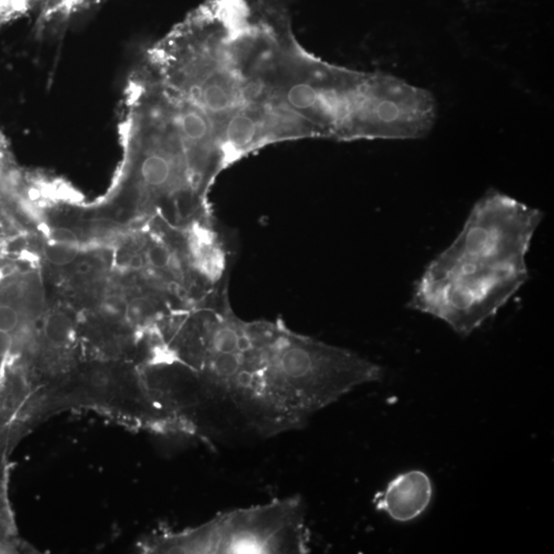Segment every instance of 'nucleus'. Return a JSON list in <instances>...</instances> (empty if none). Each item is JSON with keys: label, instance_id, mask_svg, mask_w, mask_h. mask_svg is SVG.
<instances>
[{"label": "nucleus", "instance_id": "obj_1", "mask_svg": "<svg viewBox=\"0 0 554 554\" xmlns=\"http://www.w3.org/2000/svg\"><path fill=\"white\" fill-rule=\"evenodd\" d=\"M542 219L538 208L487 190L452 245L428 264L409 306L468 337L528 280L527 255Z\"/></svg>", "mask_w": 554, "mask_h": 554}, {"label": "nucleus", "instance_id": "obj_2", "mask_svg": "<svg viewBox=\"0 0 554 554\" xmlns=\"http://www.w3.org/2000/svg\"><path fill=\"white\" fill-rule=\"evenodd\" d=\"M158 549L189 553H308L310 532L299 496L219 514L206 524L173 535Z\"/></svg>", "mask_w": 554, "mask_h": 554}, {"label": "nucleus", "instance_id": "obj_3", "mask_svg": "<svg viewBox=\"0 0 554 554\" xmlns=\"http://www.w3.org/2000/svg\"><path fill=\"white\" fill-rule=\"evenodd\" d=\"M435 119V100L427 90L382 72L365 73L339 141L417 140Z\"/></svg>", "mask_w": 554, "mask_h": 554}, {"label": "nucleus", "instance_id": "obj_4", "mask_svg": "<svg viewBox=\"0 0 554 554\" xmlns=\"http://www.w3.org/2000/svg\"><path fill=\"white\" fill-rule=\"evenodd\" d=\"M433 485L424 471L409 470L396 475L373 499L378 511L394 522H410L421 516L431 504Z\"/></svg>", "mask_w": 554, "mask_h": 554}, {"label": "nucleus", "instance_id": "obj_5", "mask_svg": "<svg viewBox=\"0 0 554 554\" xmlns=\"http://www.w3.org/2000/svg\"><path fill=\"white\" fill-rule=\"evenodd\" d=\"M14 435V423L0 427V551L16 549L14 526L6 496V457Z\"/></svg>", "mask_w": 554, "mask_h": 554}, {"label": "nucleus", "instance_id": "obj_6", "mask_svg": "<svg viewBox=\"0 0 554 554\" xmlns=\"http://www.w3.org/2000/svg\"><path fill=\"white\" fill-rule=\"evenodd\" d=\"M78 256L75 245L51 243L45 249V257L53 265L65 266L72 263Z\"/></svg>", "mask_w": 554, "mask_h": 554}, {"label": "nucleus", "instance_id": "obj_7", "mask_svg": "<svg viewBox=\"0 0 554 554\" xmlns=\"http://www.w3.org/2000/svg\"><path fill=\"white\" fill-rule=\"evenodd\" d=\"M45 335L55 344H62L69 338L70 324L67 318L62 315H53L45 324Z\"/></svg>", "mask_w": 554, "mask_h": 554}, {"label": "nucleus", "instance_id": "obj_8", "mask_svg": "<svg viewBox=\"0 0 554 554\" xmlns=\"http://www.w3.org/2000/svg\"><path fill=\"white\" fill-rule=\"evenodd\" d=\"M146 260L155 269H167L171 262V254L167 247L156 243L149 248L146 254Z\"/></svg>", "mask_w": 554, "mask_h": 554}, {"label": "nucleus", "instance_id": "obj_9", "mask_svg": "<svg viewBox=\"0 0 554 554\" xmlns=\"http://www.w3.org/2000/svg\"><path fill=\"white\" fill-rule=\"evenodd\" d=\"M49 239L51 243L75 245L78 241L77 235L67 228H53L49 231Z\"/></svg>", "mask_w": 554, "mask_h": 554}, {"label": "nucleus", "instance_id": "obj_10", "mask_svg": "<svg viewBox=\"0 0 554 554\" xmlns=\"http://www.w3.org/2000/svg\"><path fill=\"white\" fill-rule=\"evenodd\" d=\"M145 260L141 255H134L130 258L129 267L132 270H140L144 267Z\"/></svg>", "mask_w": 554, "mask_h": 554}]
</instances>
